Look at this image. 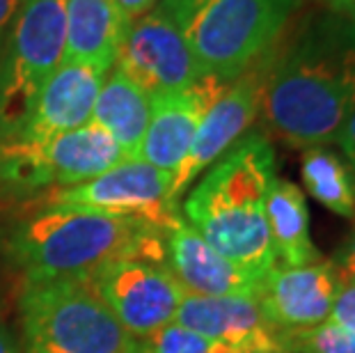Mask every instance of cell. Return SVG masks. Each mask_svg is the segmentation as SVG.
<instances>
[{
    "label": "cell",
    "instance_id": "obj_1",
    "mask_svg": "<svg viewBox=\"0 0 355 353\" xmlns=\"http://www.w3.org/2000/svg\"><path fill=\"white\" fill-rule=\"evenodd\" d=\"M355 110V21L323 12L270 49L261 110L286 145L337 142Z\"/></svg>",
    "mask_w": 355,
    "mask_h": 353
},
{
    "label": "cell",
    "instance_id": "obj_2",
    "mask_svg": "<svg viewBox=\"0 0 355 353\" xmlns=\"http://www.w3.org/2000/svg\"><path fill=\"white\" fill-rule=\"evenodd\" d=\"M275 177L270 140L263 133H245L184 200V221L218 252L261 280L275 266L266 225V198Z\"/></svg>",
    "mask_w": 355,
    "mask_h": 353
},
{
    "label": "cell",
    "instance_id": "obj_3",
    "mask_svg": "<svg viewBox=\"0 0 355 353\" xmlns=\"http://www.w3.org/2000/svg\"><path fill=\"white\" fill-rule=\"evenodd\" d=\"M165 234L126 218L49 207L21 225L12 248L28 282L89 280L117 259L165 261Z\"/></svg>",
    "mask_w": 355,
    "mask_h": 353
},
{
    "label": "cell",
    "instance_id": "obj_4",
    "mask_svg": "<svg viewBox=\"0 0 355 353\" xmlns=\"http://www.w3.org/2000/svg\"><path fill=\"white\" fill-rule=\"evenodd\" d=\"M303 0H161L204 76L234 80L275 46Z\"/></svg>",
    "mask_w": 355,
    "mask_h": 353
},
{
    "label": "cell",
    "instance_id": "obj_5",
    "mask_svg": "<svg viewBox=\"0 0 355 353\" xmlns=\"http://www.w3.org/2000/svg\"><path fill=\"white\" fill-rule=\"evenodd\" d=\"M26 353H135L138 340L119 324L89 280L28 282L21 298Z\"/></svg>",
    "mask_w": 355,
    "mask_h": 353
},
{
    "label": "cell",
    "instance_id": "obj_6",
    "mask_svg": "<svg viewBox=\"0 0 355 353\" xmlns=\"http://www.w3.org/2000/svg\"><path fill=\"white\" fill-rule=\"evenodd\" d=\"M67 55V0H26L0 55V140L24 129Z\"/></svg>",
    "mask_w": 355,
    "mask_h": 353
},
{
    "label": "cell",
    "instance_id": "obj_7",
    "mask_svg": "<svg viewBox=\"0 0 355 353\" xmlns=\"http://www.w3.org/2000/svg\"><path fill=\"white\" fill-rule=\"evenodd\" d=\"M126 161L101 126L87 122L60 136L0 140V186L17 193L69 189Z\"/></svg>",
    "mask_w": 355,
    "mask_h": 353
},
{
    "label": "cell",
    "instance_id": "obj_8",
    "mask_svg": "<svg viewBox=\"0 0 355 353\" xmlns=\"http://www.w3.org/2000/svg\"><path fill=\"white\" fill-rule=\"evenodd\" d=\"M49 207L126 218L161 232L181 218L179 202L172 198V175L142 159L122 161L94 179L55 191Z\"/></svg>",
    "mask_w": 355,
    "mask_h": 353
},
{
    "label": "cell",
    "instance_id": "obj_9",
    "mask_svg": "<svg viewBox=\"0 0 355 353\" xmlns=\"http://www.w3.org/2000/svg\"><path fill=\"white\" fill-rule=\"evenodd\" d=\"M89 282L117 321L135 340L175 324L186 291L168 268V261L128 257L101 266Z\"/></svg>",
    "mask_w": 355,
    "mask_h": 353
},
{
    "label": "cell",
    "instance_id": "obj_10",
    "mask_svg": "<svg viewBox=\"0 0 355 353\" xmlns=\"http://www.w3.org/2000/svg\"><path fill=\"white\" fill-rule=\"evenodd\" d=\"M112 67L152 99L191 87L204 76L184 33L161 5L126 24Z\"/></svg>",
    "mask_w": 355,
    "mask_h": 353
},
{
    "label": "cell",
    "instance_id": "obj_11",
    "mask_svg": "<svg viewBox=\"0 0 355 353\" xmlns=\"http://www.w3.org/2000/svg\"><path fill=\"white\" fill-rule=\"evenodd\" d=\"M268 53L241 76L230 80L218 94V99L209 106L198 133H195L191 152L172 177L175 202L184 198V193L191 189L195 179H200L218 159H223L259 117Z\"/></svg>",
    "mask_w": 355,
    "mask_h": 353
},
{
    "label": "cell",
    "instance_id": "obj_12",
    "mask_svg": "<svg viewBox=\"0 0 355 353\" xmlns=\"http://www.w3.org/2000/svg\"><path fill=\"white\" fill-rule=\"evenodd\" d=\"M175 321L236 353H286V330L277 328L252 296L186 294Z\"/></svg>",
    "mask_w": 355,
    "mask_h": 353
},
{
    "label": "cell",
    "instance_id": "obj_13",
    "mask_svg": "<svg viewBox=\"0 0 355 353\" xmlns=\"http://www.w3.org/2000/svg\"><path fill=\"white\" fill-rule=\"evenodd\" d=\"M230 80L202 76L191 87L152 99V117L140 147V159L175 177L191 152L202 117Z\"/></svg>",
    "mask_w": 355,
    "mask_h": 353
},
{
    "label": "cell",
    "instance_id": "obj_14",
    "mask_svg": "<svg viewBox=\"0 0 355 353\" xmlns=\"http://www.w3.org/2000/svg\"><path fill=\"white\" fill-rule=\"evenodd\" d=\"M342 284L326 259L305 266L275 264L263 277L259 303L277 328L307 330L330 319Z\"/></svg>",
    "mask_w": 355,
    "mask_h": 353
},
{
    "label": "cell",
    "instance_id": "obj_15",
    "mask_svg": "<svg viewBox=\"0 0 355 353\" xmlns=\"http://www.w3.org/2000/svg\"><path fill=\"white\" fill-rule=\"evenodd\" d=\"M165 261L186 294L259 298L261 277L243 271L218 252L184 218L165 234Z\"/></svg>",
    "mask_w": 355,
    "mask_h": 353
},
{
    "label": "cell",
    "instance_id": "obj_16",
    "mask_svg": "<svg viewBox=\"0 0 355 353\" xmlns=\"http://www.w3.org/2000/svg\"><path fill=\"white\" fill-rule=\"evenodd\" d=\"M103 78L105 74L94 67L64 60L44 85L24 129L12 138L44 140L87 124Z\"/></svg>",
    "mask_w": 355,
    "mask_h": 353
},
{
    "label": "cell",
    "instance_id": "obj_17",
    "mask_svg": "<svg viewBox=\"0 0 355 353\" xmlns=\"http://www.w3.org/2000/svg\"><path fill=\"white\" fill-rule=\"evenodd\" d=\"M126 24L115 0H67V55L108 74Z\"/></svg>",
    "mask_w": 355,
    "mask_h": 353
},
{
    "label": "cell",
    "instance_id": "obj_18",
    "mask_svg": "<svg viewBox=\"0 0 355 353\" xmlns=\"http://www.w3.org/2000/svg\"><path fill=\"white\" fill-rule=\"evenodd\" d=\"M149 117H152V96L112 67L103 78L89 122L101 126L117 142L124 159L133 161L140 159Z\"/></svg>",
    "mask_w": 355,
    "mask_h": 353
},
{
    "label": "cell",
    "instance_id": "obj_19",
    "mask_svg": "<svg viewBox=\"0 0 355 353\" xmlns=\"http://www.w3.org/2000/svg\"><path fill=\"white\" fill-rule=\"evenodd\" d=\"M266 225L277 266H305L321 261L309 236V209L305 193L289 179L270 184L266 198Z\"/></svg>",
    "mask_w": 355,
    "mask_h": 353
},
{
    "label": "cell",
    "instance_id": "obj_20",
    "mask_svg": "<svg viewBox=\"0 0 355 353\" xmlns=\"http://www.w3.org/2000/svg\"><path fill=\"white\" fill-rule=\"evenodd\" d=\"M303 184L312 198L328 212L355 221V172L344 156L328 145L309 147L300 161Z\"/></svg>",
    "mask_w": 355,
    "mask_h": 353
},
{
    "label": "cell",
    "instance_id": "obj_21",
    "mask_svg": "<svg viewBox=\"0 0 355 353\" xmlns=\"http://www.w3.org/2000/svg\"><path fill=\"white\" fill-rule=\"evenodd\" d=\"M135 353H236L230 347H225L220 342H214L209 337H204L195 330L170 324L161 330H156L154 335L138 340V349Z\"/></svg>",
    "mask_w": 355,
    "mask_h": 353
},
{
    "label": "cell",
    "instance_id": "obj_22",
    "mask_svg": "<svg viewBox=\"0 0 355 353\" xmlns=\"http://www.w3.org/2000/svg\"><path fill=\"white\" fill-rule=\"evenodd\" d=\"M286 353H355V330L332 321L307 328L286 330Z\"/></svg>",
    "mask_w": 355,
    "mask_h": 353
},
{
    "label": "cell",
    "instance_id": "obj_23",
    "mask_svg": "<svg viewBox=\"0 0 355 353\" xmlns=\"http://www.w3.org/2000/svg\"><path fill=\"white\" fill-rule=\"evenodd\" d=\"M328 321L355 330V284H342Z\"/></svg>",
    "mask_w": 355,
    "mask_h": 353
},
{
    "label": "cell",
    "instance_id": "obj_24",
    "mask_svg": "<svg viewBox=\"0 0 355 353\" xmlns=\"http://www.w3.org/2000/svg\"><path fill=\"white\" fill-rule=\"evenodd\" d=\"M330 264L344 284H355V227L351 230V234L346 236L342 248L335 252V257L330 259Z\"/></svg>",
    "mask_w": 355,
    "mask_h": 353
},
{
    "label": "cell",
    "instance_id": "obj_25",
    "mask_svg": "<svg viewBox=\"0 0 355 353\" xmlns=\"http://www.w3.org/2000/svg\"><path fill=\"white\" fill-rule=\"evenodd\" d=\"M24 5L26 0H0V55H3L7 37H10L14 21H17Z\"/></svg>",
    "mask_w": 355,
    "mask_h": 353
},
{
    "label": "cell",
    "instance_id": "obj_26",
    "mask_svg": "<svg viewBox=\"0 0 355 353\" xmlns=\"http://www.w3.org/2000/svg\"><path fill=\"white\" fill-rule=\"evenodd\" d=\"M119 14H122L124 24H131V21L145 17L147 12L156 10L161 5V0H115Z\"/></svg>",
    "mask_w": 355,
    "mask_h": 353
},
{
    "label": "cell",
    "instance_id": "obj_27",
    "mask_svg": "<svg viewBox=\"0 0 355 353\" xmlns=\"http://www.w3.org/2000/svg\"><path fill=\"white\" fill-rule=\"evenodd\" d=\"M337 145L342 147V154H344L346 163H349L353 168V172H355V110H353V115L349 117V122L344 124L342 133H339Z\"/></svg>",
    "mask_w": 355,
    "mask_h": 353
},
{
    "label": "cell",
    "instance_id": "obj_28",
    "mask_svg": "<svg viewBox=\"0 0 355 353\" xmlns=\"http://www.w3.org/2000/svg\"><path fill=\"white\" fill-rule=\"evenodd\" d=\"M321 3L328 7V12L355 21V0H321Z\"/></svg>",
    "mask_w": 355,
    "mask_h": 353
},
{
    "label": "cell",
    "instance_id": "obj_29",
    "mask_svg": "<svg viewBox=\"0 0 355 353\" xmlns=\"http://www.w3.org/2000/svg\"><path fill=\"white\" fill-rule=\"evenodd\" d=\"M0 353H14L12 337L7 335V330H3V328H0Z\"/></svg>",
    "mask_w": 355,
    "mask_h": 353
}]
</instances>
